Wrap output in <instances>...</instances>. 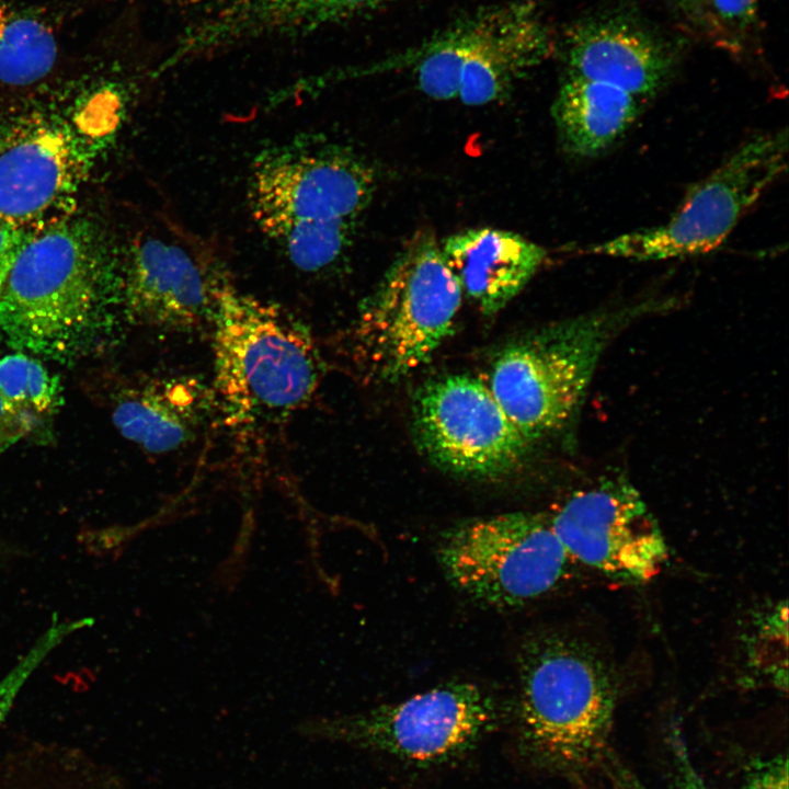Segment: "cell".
I'll list each match as a JSON object with an SVG mask.
<instances>
[{"instance_id": "obj_1", "label": "cell", "mask_w": 789, "mask_h": 789, "mask_svg": "<svg viewBox=\"0 0 789 789\" xmlns=\"http://www.w3.org/2000/svg\"><path fill=\"white\" fill-rule=\"evenodd\" d=\"M119 313L123 273L114 272L88 225L67 217L19 252L0 293V339L19 352L71 363L108 344Z\"/></svg>"}, {"instance_id": "obj_2", "label": "cell", "mask_w": 789, "mask_h": 789, "mask_svg": "<svg viewBox=\"0 0 789 789\" xmlns=\"http://www.w3.org/2000/svg\"><path fill=\"white\" fill-rule=\"evenodd\" d=\"M375 188L374 170L357 155L305 136L258 153L248 201L262 233L296 268L317 273L344 254Z\"/></svg>"}, {"instance_id": "obj_3", "label": "cell", "mask_w": 789, "mask_h": 789, "mask_svg": "<svg viewBox=\"0 0 789 789\" xmlns=\"http://www.w3.org/2000/svg\"><path fill=\"white\" fill-rule=\"evenodd\" d=\"M214 392L236 423L275 421L305 405L322 375L307 327L282 307L216 272Z\"/></svg>"}, {"instance_id": "obj_4", "label": "cell", "mask_w": 789, "mask_h": 789, "mask_svg": "<svg viewBox=\"0 0 789 789\" xmlns=\"http://www.w3.org/2000/svg\"><path fill=\"white\" fill-rule=\"evenodd\" d=\"M519 742L536 763L583 769L605 754L616 706L614 671L596 644L560 630L528 638L518 655Z\"/></svg>"}, {"instance_id": "obj_5", "label": "cell", "mask_w": 789, "mask_h": 789, "mask_svg": "<svg viewBox=\"0 0 789 789\" xmlns=\"http://www.w3.org/2000/svg\"><path fill=\"white\" fill-rule=\"evenodd\" d=\"M551 30L534 1L482 7L370 70L409 69L435 100L485 105L508 96L515 82L553 52Z\"/></svg>"}, {"instance_id": "obj_6", "label": "cell", "mask_w": 789, "mask_h": 789, "mask_svg": "<svg viewBox=\"0 0 789 789\" xmlns=\"http://www.w3.org/2000/svg\"><path fill=\"white\" fill-rule=\"evenodd\" d=\"M461 288L431 231H419L366 300L353 330L366 375L396 382L427 363L450 333Z\"/></svg>"}, {"instance_id": "obj_7", "label": "cell", "mask_w": 789, "mask_h": 789, "mask_svg": "<svg viewBox=\"0 0 789 789\" xmlns=\"http://www.w3.org/2000/svg\"><path fill=\"white\" fill-rule=\"evenodd\" d=\"M647 305L580 316L506 345L492 364L489 388L531 444L560 430L585 396L614 334Z\"/></svg>"}, {"instance_id": "obj_8", "label": "cell", "mask_w": 789, "mask_h": 789, "mask_svg": "<svg viewBox=\"0 0 789 789\" xmlns=\"http://www.w3.org/2000/svg\"><path fill=\"white\" fill-rule=\"evenodd\" d=\"M437 557L454 587L495 608H516L559 587L576 564L548 513L511 512L446 529Z\"/></svg>"}, {"instance_id": "obj_9", "label": "cell", "mask_w": 789, "mask_h": 789, "mask_svg": "<svg viewBox=\"0 0 789 789\" xmlns=\"http://www.w3.org/2000/svg\"><path fill=\"white\" fill-rule=\"evenodd\" d=\"M787 157L786 129L759 133L696 184L665 222L596 243L588 252L640 262L709 253L786 171Z\"/></svg>"}, {"instance_id": "obj_10", "label": "cell", "mask_w": 789, "mask_h": 789, "mask_svg": "<svg viewBox=\"0 0 789 789\" xmlns=\"http://www.w3.org/2000/svg\"><path fill=\"white\" fill-rule=\"evenodd\" d=\"M87 132L53 107L0 114V222L37 232L68 217L95 155Z\"/></svg>"}, {"instance_id": "obj_11", "label": "cell", "mask_w": 789, "mask_h": 789, "mask_svg": "<svg viewBox=\"0 0 789 789\" xmlns=\"http://www.w3.org/2000/svg\"><path fill=\"white\" fill-rule=\"evenodd\" d=\"M499 719V705L488 690L454 682L325 723L320 734L420 766L436 765L472 750Z\"/></svg>"}, {"instance_id": "obj_12", "label": "cell", "mask_w": 789, "mask_h": 789, "mask_svg": "<svg viewBox=\"0 0 789 789\" xmlns=\"http://www.w3.org/2000/svg\"><path fill=\"white\" fill-rule=\"evenodd\" d=\"M412 424L416 444L430 460L468 478L512 472L530 446L489 386L469 375L423 385L414 399Z\"/></svg>"}, {"instance_id": "obj_13", "label": "cell", "mask_w": 789, "mask_h": 789, "mask_svg": "<svg viewBox=\"0 0 789 789\" xmlns=\"http://www.w3.org/2000/svg\"><path fill=\"white\" fill-rule=\"evenodd\" d=\"M548 515L572 560L613 581L645 583L668 559L655 517L620 478L575 491Z\"/></svg>"}, {"instance_id": "obj_14", "label": "cell", "mask_w": 789, "mask_h": 789, "mask_svg": "<svg viewBox=\"0 0 789 789\" xmlns=\"http://www.w3.org/2000/svg\"><path fill=\"white\" fill-rule=\"evenodd\" d=\"M216 271L176 242L156 236L137 239L123 272L127 319L173 331L211 323Z\"/></svg>"}, {"instance_id": "obj_15", "label": "cell", "mask_w": 789, "mask_h": 789, "mask_svg": "<svg viewBox=\"0 0 789 789\" xmlns=\"http://www.w3.org/2000/svg\"><path fill=\"white\" fill-rule=\"evenodd\" d=\"M567 73L617 87L642 102L673 77L676 56L660 36L625 14H601L564 34Z\"/></svg>"}, {"instance_id": "obj_16", "label": "cell", "mask_w": 789, "mask_h": 789, "mask_svg": "<svg viewBox=\"0 0 789 789\" xmlns=\"http://www.w3.org/2000/svg\"><path fill=\"white\" fill-rule=\"evenodd\" d=\"M384 0H221L188 26L169 65L250 41L297 37L375 9Z\"/></svg>"}, {"instance_id": "obj_17", "label": "cell", "mask_w": 789, "mask_h": 789, "mask_svg": "<svg viewBox=\"0 0 789 789\" xmlns=\"http://www.w3.org/2000/svg\"><path fill=\"white\" fill-rule=\"evenodd\" d=\"M110 402L119 433L145 451L162 455L186 447L202 434L217 399L201 379L179 375L125 381Z\"/></svg>"}, {"instance_id": "obj_18", "label": "cell", "mask_w": 789, "mask_h": 789, "mask_svg": "<svg viewBox=\"0 0 789 789\" xmlns=\"http://www.w3.org/2000/svg\"><path fill=\"white\" fill-rule=\"evenodd\" d=\"M439 247L462 295L489 316L517 296L547 258L540 244L491 227L450 235Z\"/></svg>"}, {"instance_id": "obj_19", "label": "cell", "mask_w": 789, "mask_h": 789, "mask_svg": "<svg viewBox=\"0 0 789 789\" xmlns=\"http://www.w3.org/2000/svg\"><path fill=\"white\" fill-rule=\"evenodd\" d=\"M642 105L617 87L567 73L552 104L562 148L576 158L603 155L632 127Z\"/></svg>"}, {"instance_id": "obj_20", "label": "cell", "mask_w": 789, "mask_h": 789, "mask_svg": "<svg viewBox=\"0 0 789 789\" xmlns=\"http://www.w3.org/2000/svg\"><path fill=\"white\" fill-rule=\"evenodd\" d=\"M58 43L52 26L35 12L0 2V87L22 88L54 68Z\"/></svg>"}, {"instance_id": "obj_21", "label": "cell", "mask_w": 789, "mask_h": 789, "mask_svg": "<svg viewBox=\"0 0 789 789\" xmlns=\"http://www.w3.org/2000/svg\"><path fill=\"white\" fill-rule=\"evenodd\" d=\"M0 789H116L90 758L70 748L32 746L0 759Z\"/></svg>"}, {"instance_id": "obj_22", "label": "cell", "mask_w": 789, "mask_h": 789, "mask_svg": "<svg viewBox=\"0 0 789 789\" xmlns=\"http://www.w3.org/2000/svg\"><path fill=\"white\" fill-rule=\"evenodd\" d=\"M0 396L23 421L28 438L46 444L62 404V387L37 358L24 352L0 357Z\"/></svg>"}, {"instance_id": "obj_23", "label": "cell", "mask_w": 789, "mask_h": 789, "mask_svg": "<svg viewBox=\"0 0 789 789\" xmlns=\"http://www.w3.org/2000/svg\"><path fill=\"white\" fill-rule=\"evenodd\" d=\"M787 604L777 602L754 614L743 641L745 665L752 675L766 676L787 689Z\"/></svg>"}, {"instance_id": "obj_24", "label": "cell", "mask_w": 789, "mask_h": 789, "mask_svg": "<svg viewBox=\"0 0 789 789\" xmlns=\"http://www.w3.org/2000/svg\"><path fill=\"white\" fill-rule=\"evenodd\" d=\"M759 0H702L694 19L713 44L741 52L752 31Z\"/></svg>"}, {"instance_id": "obj_25", "label": "cell", "mask_w": 789, "mask_h": 789, "mask_svg": "<svg viewBox=\"0 0 789 789\" xmlns=\"http://www.w3.org/2000/svg\"><path fill=\"white\" fill-rule=\"evenodd\" d=\"M88 625L87 618L70 621L54 618L50 626L36 639L24 656L0 679V729L9 717L21 690L39 665L65 639Z\"/></svg>"}, {"instance_id": "obj_26", "label": "cell", "mask_w": 789, "mask_h": 789, "mask_svg": "<svg viewBox=\"0 0 789 789\" xmlns=\"http://www.w3.org/2000/svg\"><path fill=\"white\" fill-rule=\"evenodd\" d=\"M742 789H789L787 756L778 754L754 763Z\"/></svg>"}, {"instance_id": "obj_27", "label": "cell", "mask_w": 789, "mask_h": 789, "mask_svg": "<svg viewBox=\"0 0 789 789\" xmlns=\"http://www.w3.org/2000/svg\"><path fill=\"white\" fill-rule=\"evenodd\" d=\"M34 233L0 222V293L19 252Z\"/></svg>"}, {"instance_id": "obj_28", "label": "cell", "mask_w": 789, "mask_h": 789, "mask_svg": "<svg viewBox=\"0 0 789 789\" xmlns=\"http://www.w3.org/2000/svg\"><path fill=\"white\" fill-rule=\"evenodd\" d=\"M23 438H28L27 427L0 396V457Z\"/></svg>"}, {"instance_id": "obj_29", "label": "cell", "mask_w": 789, "mask_h": 789, "mask_svg": "<svg viewBox=\"0 0 789 789\" xmlns=\"http://www.w3.org/2000/svg\"><path fill=\"white\" fill-rule=\"evenodd\" d=\"M675 747L679 770V789H708L693 767L685 746L677 743Z\"/></svg>"}, {"instance_id": "obj_30", "label": "cell", "mask_w": 789, "mask_h": 789, "mask_svg": "<svg viewBox=\"0 0 789 789\" xmlns=\"http://www.w3.org/2000/svg\"><path fill=\"white\" fill-rule=\"evenodd\" d=\"M691 21L702 0H672Z\"/></svg>"}, {"instance_id": "obj_31", "label": "cell", "mask_w": 789, "mask_h": 789, "mask_svg": "<svg viewBox=\"0 0 789 789\" xmlns=\"http://www.w3.org/2000/svg\"><path fill=\"white\" fill-rule=\"evenodd\" d=\"M619 781L622 789H645L630 773L620 770Z\"/></svg>"}, {"instance_id": "obj_32", "label": "cell", "mask_w": 789, "mask_h": 789, "mask_svg": "<svg viewBox=\"0 0 789 789\" xmlns=\"http://www.w3.org/2000/svg\"><path fill=\"white\" fill-rule=\"evenodd\" d=\"M389 1H395V0H384V3L389 2Z\"/></svg>"}]
</instances>
